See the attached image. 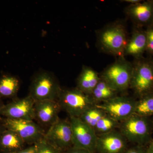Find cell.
<instances>
[{
  "instance_id": "cell-10",
  "label": "cell",
  "mask_w": 153,
  "mask_h": 153,
  "mask_svg": "<svg viewBox=\"0 0 153 153\" xmlns=\"http://www.w3.org/2000/svg\"><path fill=\"white\" fill-rule=\"evenodd\" d=\"M47 141L63 152L73 146L72 132L69 120H59L45 132Z\"/></svg>"
},
{
  "instance_id": "cell-8",
  "label": "cell",
  "mask_w": 153,
  "mask_h": 153,
  "mask_svg": "<svg viewBox=\"0 0 153 153\" xmlns=\"http://www.w3.org/2000/svg\"><path fill=\"white\" fill-rule=\"evenodd\" d=\"M130 87L137 94L142 97L152 93L153 89V63L139 61L133 66Z\"/></svg>"
},
{
  "instance_id": "cell-26",
  "label": "cell",
  "mask_w": 153,
  "mask_h": 153,
  "mask_svg": "<svg viewBox=\"0 0 153 153\" xmlns=\"http://www.w3.org/2000/svg\"><path fill=\"white\" fill-rule=\"evenodd\" d=\"M15 153H36V145H31L30 146Z\"/></svg>"
},
{
  "instance_id": "cell-12",
  "label": "cell",
  "mask_w": 153,
  "mask_h": 153,
  "mask_svg": "<svg viewBox=\"0 0 153 153\" xmlns=\"http://www.w3.org/2000/svg\"><path fill=\"white\" fill-rule=\"evenodd\" d=\"M61 110L56 100H44L35 102V120L39 125L50 127L60 119L59 113Z\"/></svg>"
},
{
  "instance_id": "cell-20",
  "label": "cell",
  "mask_w": 153,
  "mask_h": 153,
  "mask_svg": "<svg viewBox=\"0 0 153 153\" xmlns=\"http://www.w3.org/2000/svg\"><path fill=\"white\" fill-rule=\"evenodd\" d=\"M134 114L146 117L153 114V94L143 96L137 101Z\"/></svg>"
},
{
  "instance_id": "cell-7",
  "label": "cell",
  "mask_w": 153,
  "mask_h": 153,
  "mask_svg": "<svg viewBox=\"0 0 153 153\" xmlns=\"http://www.w3.org/2000/svg\"><path fill=\"white\" fill-rule=\"evenodd\" d=\"M136 102V100L128 97L117 96L96 105L120 123L134 114Z\"/></svg>"
},
{
  "instance_id": "cell-25",
  "label": "cell",
  "mask_w": 153,
  "mask_h": 153,
  "mask_svg": "<svg viewBox=\"0 0 153 153\" xmlns=\"http://www.w3.org/2000/svg\"><path fill=\"white\" fill-rule=\"evenodd\" d=\"M64 153H94L84 149H79L72 146L65 151Z\"/></svg>"
},
{
  "instance_id": "cell-31",
  "label": "cell",
  "mask_w": 153,
  "mask_h": 153,
  "mask_svg": "<svg viewBox=\"0 0 153 153\" xmlns=\"http://www.w3.org/2000/svg\"><path fill=\"white\" fill-rule=\"evenodd\" d=\"M4 102H3L0 99V109L3 107V106L4 105Z\"/></svg>"
},
{
  "instance_id": "cell-18",
  "label": "cell",
  "mask_w": 153,
  "mask_h": 153,
  "mask_svg": "<svg viewBox=\"0 0 153 153\" xmlns=\"http://www.w3.org/2000/svg\"><path fill=\"white\" fill-rule=\"evenodd\" d=\"M20 86V81L16 76L9 74L0 76V99L16 98Z\"/></svg>"
},
{
  "instance_id": "cell-9",
  "label": "cell",
  "mask_w": 153,
  "mask_h": 153,
  "mask_svg": "<svg viewBox=\"0 0 153 153\" xmlns=\"http://www.w3.org/2000/svg\"><path fill=\"white\" fill-rule=\"evenodd\" d=\"M69 120L72 129L73 147L95 153L97 136L94 128L79 118L70 117Z\"/></svg>"
},
{
  "instance_id": "cell-23",
  "label": "cell",
  "mask_w": 153,
  "mask_h": 153,
  "mask_svg": "<svg viewBox=\"0 0 153 153\" xmlns=\"http://www.w3.org/2000/svg\"><path fill=\"white\" fill-rule=\"evenodd\" d=\"M36 153H64L59 149L51 144L44 138L41 139L36 144Z\"/></svg>"
},
{
  "instance_id": "cell-32",
  "label": "cell",
  "mask_w": 153,
  "mask_h": 153,
  "mask_svg": "<svg viewBox=\"0 0 153 153\" xmlns=\"http://www.w3.org/2000/svg\"></svg>"
},
{
  "instance_id": "cell-15",
  "label": "cell",
  "mask_w": 153,
  "mask_h": 153,
  "mask_svg": "<svg viewBox=\"0 0 153 153\" xmlns=\"http://www.w3.org/2000/svg\"><path fill=\"white\" fill-rule=\"evenodd\" d=\"M26 143L15 131L6 129L0 135V153H15L25 149Z\"/></svg>"
},
{
  "instance_id": "cell-19",
  "label": "cell",
  "mask_w": 153,
  "mask_h": 153,
  "mask_svg": "<svg viewBox=\"0 0 153 153\" xmlns=\"http://www.w3.org/2000/svg\"><path fill=\"white\" fill-rule=\"evenodd\" d=\"M117 94L116 91L101 79L91 96L97 104L115 97Z\"/></svg>"
},
{
  "instance_id": "cell-2",
  "label": "cell",
  "mask_w": 153,
  "mask_h": 153,
  "mask_svg": "<svg viewBox=\"0 0 153 153\" xmlns=\"http://www.w3.org/2000/svg\"><path fill=\"white\" fill-rule=\"evenodd\" d=\"M62 88L54 74L47 71L38 72L33 76L29 95L35 101L57 100Z\"/></svg>"
},
{
  "instance_id": "cell-21",
  "label": "cell",
  "mask_w": 153,
  "mask_h": 153,
  "mask_svg": "<svg viewBox=\"0 0 153 153\" xmlns=\"http://www.w3.org/2000/svg\"><path fill=\"white\" fill-rule=\"evenodd\" d=\"M106 114L96 105L89 108L79 118L84 123L94 128L96 124Z\"/></svg>"
},
{
  "instance_id": "cell-29",
  "label": "cell",
  "mask_w": 153,
  "mask_h": 153,
  "mask_svg": "<svg viewBox=\"0 0 153 153\" xmlns=\"http://www.w3.org/2000/svg\"><path fill=\"white\" fill-rule=\"evenodd\" d=\"M123 1H125L126 2L131 3V4H137V3L140 2L141 1L139 0H125Z\"/></svg>"
},
{
  "instance_id": "cell-5",
  "label": "cell",
  "mask_w": 153,
  "mask_h": 153,
  "mask_svg": "<svg viewBox=\"0 0 153 153\" xmlns=\"http://www.w3.org/2000/svg\"><path fill=\"white\" fill-rule=\"evenodd\" d=\"M118 128L130 142L142 144L150 139L151 126L146 117L134 114L120 123Z\"/></svg>"
},
{
  "instance_id": "cell-28",
  "label": "cell",
  "mask_w": 153,
  "mask_h": 153,
  "mask_svg": "<svg viewBox=\"0 0 153 153\" xmlns=\"http://www.w3.org/2000/svg\"><path fill=\"white\" fill-rule=\"evenodd\" d=\"M6 130V128L4 126L2 122L1 121V119H0V135Z\"/></svg>"
},
{
  "instance_id": "cell-16",
  "label": "cell",
  "mask_w": 153,
  "mask_h": 153,
  "mask_svg": "<svg viewBox=\"0 0 153 153\" xmlns=\"http://www.w3.org/2000/svg\"><path fill=\"white\" fill-rule=\"evenodd\" d=\"M100 79V76L95 70L88 66H83L76 79V88L86 94L91 95Z\"/></svg>"
},
{
  "instance_id": "cell-6",
  "label": "cell",
  "mask_w": 153,
  "mask_h": 153,
  "mask_svg": "<svg viewBox=\"0 0 153 153\" xmlns=\"http://www.w3.org/2000/svg\"><path fill=\"white\" fill-rule=\"evenodd\" d=\"M6 129L16 133L26 144H36L43 138L46 131L44 128L34 120L1 119Z\"/></svg>"
},
{
  "instance_id": "cell-17",
  "label": "cell",
  "mask_w": 153,
  "mask_h": 153,
  "mask_svg": "<svg viewBox=\"0 0 153 153\" xmlns=\"http://www.w3.org/2000/svg\"><path fill=\"white\" fill-rule=\"evenodd\" d=\"M147 48L146 32L134 31L128 41L124 55L138 57L141 56Z\"/></svg>"
},
{
  "instance_id": "cell-22",
  "label": "cell",
  "mask_w": 153,
  "mask_h": 153,
  "mask_svg": "<svg viewBox=\"0 0 153 153\" xmlns=\"http://www.w3.org/2000/svg\"><path fill=\"white\" fill-rule=\"evenodd\" d=\"M119 125L120 122L106 114L99 121L94 129L97 136L115 130Z\"/></svg>"
},
{
  "instance_id": "cell-3",
  "label": "cell",
  "mask_w": 153,
  "mask_h": 153,
  "mask_svg": "<svg viewBox=\"0 0 153 153\" xmlns=\"http://www.w3.org/2000/svg\"><path fill=\"white\" fill-rule=\"evenodd\" d=\"M132 71L133 65L123 56L104 70L100 77L118 93L130 87Z\"/></svg>"
},
{
  "instance_id": "cell-1",
  "label": "cell",
  "mask_w": 153,
  "mask_h": 153,
  "mask_svg": "<svg viewBox=\"0 0 153 153\" xmlns=\"http://www.w3.org/2000/svg\"><path fill=\"white\" fill-rule=\"evenodd\" d=\"M61 110L66 111L69 117L79 118L84 111L97 104L91 96L77 88H62L57 100Z\"/></svg>"
},
{
  "instance_id": "cell-14",
  "label": "cell",
  "mask_w": 153,
  "mask_h": 153,
  "mask_svg": "<svg viewBox=\"0 0 153 153\" xmlns=\"http://www.w3.org/2000/svg\"><path fill=\"white\" fill-rule=\"evenodd\" d=\"M126 12L127 15L137 24H147L153 18V2L148 1L131 4L126 9Z\"/></svg>"
},
{
  "instance_id": "cell-24",
  "label": "cell",
  "mask_w": 153,
  "mask_h": 153,
  "mask_svg": "<svg viewBox=\"0 0 153 153\" xmlns=\"http://www.w3.org/2000/svg\"><path fill=\"white\" fill-rule=\"evenodd\" d=\"M147 48L150 53L153 54V28H150L146 32Z\"/></svg>"
},
{
  "instance_id": "cell-27",
  "label": "cell",
  "mask_w": 153,
  "mask_h": 153,
  "mask_svg": "<svg viewBox=\"0 0 153 153\" xmlns=\"http://www.w3.org/2000/svg\"><path fill=\"white\" fill-rule=\"evenodd\" d=\"M124 153H144L139 148H132L126 149Z\"/></svg>"
},
{
  "instance_id": "cell-30",
  "label": "cell",
  "mask_w": 153,
  "mask_h": 153,
  "mask_svg": "<svg viewBox=\"0 0 153 153\" xmlns=\"http://www.w3.org/2000/svg\"><path fill=\"white\" fill-rule=\"evenodd\" d=\"M148 153H153V140L151 142L149 147Z\"/></svg>"
},
{
  "instance_id": "cell-13",
  "label": "cell",
  "mask_w": 153,
  "mask_h": 153,
  "mask_svg": "<svg viewBox=\"0 0 153 153\" xmlns=\"http://www.w3.org/2000/svg\"><path fill=\"white\" fill-rule=\"evenodd\" d=\"M127 140L119 131L97 135L96 152L98 153H124Z\"/></svg>"
},
{
  "instance_id": "cell-11",
  "label": "cell",
  "mask_w": 153,
  "mask_h": 153,
  "mask_svg": "<svg viewBox=\"0 0 153 153\" xmlns=\"http://www.w3.org/2000/svg\"><path fill=\"white\" fill-rule=\"evenodd\" d=\"M35 102L29 95L22 98L13 99L0 109V115L11 119L34 120Z\"/></svg>"
},
{
  "instance_id": "cell-4",
  "label": "cell",
  "mask_w": 153,
  "mask_h": 153,
  "mask_svg": "<svg viewBox=\"0 0 153 153\" xmlns=\"http://www.w3.org/2000/svg\"><path fill=\"white\" fill-rule=\"evenodd\" d=\"M98 40L102 50L120 57L124 55L128 40L125 28L120 24L110 25L102 29L99 34Z\"/></svg>"
}]
</instances>
